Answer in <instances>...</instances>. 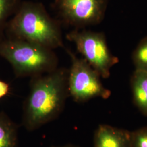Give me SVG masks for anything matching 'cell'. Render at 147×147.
<instances>
[{
    "mask_svg": "<svg viewBox=\"0 0 147 147\" xmlns=\"http://www.w3.org/2000/svg\"><path fill=\"white\" fill-rule=\"evenodd\" d=\"M69 96L68 69L59 68L31 78L23 106L22 124L33 131L56 119Z\"/></svg>",
    "mask_w": 147,
    "mask_h": 147,
    "instance_id": "1",
    "label": "cell"
},
{
    "mask_svg": "<svg viewBox=\"0 0 147 147\" xmlns=\"http://www.w3.org/2000/svg\"><path fill=\"white\" fill-rule=\"evenodd\" d=\"M8 37L54 50L64 48L61 22L49 15L42 3L22 1L7 23Z\"/></svg>",
    "mask_w": 147,
    "mask_h": 147,
    "instance_id": "2",
    "label": "cell"
},
{
    "mask_svg": "<svg viewBox=\"0 0 147 147\" xmlns=\"http://www.w3.org/2000/svg\"><path fill=\"white\" fill-rule=\"evenodd\" d=\"M53 50L24 40L0 39V56L10 63L19 78H31L57 68L58 58Z\"/></svg>",
    "mask_w": 147,
    "mask_h": 147,
    "instance_id": "3",
    "label": "cell"
},
{
    "mask_svg": "<svg viewBox=\"0 0 147 147\" xmlns=\"http://www.w3.org/2000/svg\"><path fill=\"white\" fill-rule=\"evenodd\" d=\"M64 49L71 61L68 69L69 96L75 102L80 103L96 98L108 99L111 92L102 84L101 77L98 73L84 58H79L68 48Z\"/></svg>",
    "mask_w": 147,
    "mask_h": 147,
    "instance_id": "4",
    "label": "cell"
},
{
    "mask_svg": "<svg viewBox=\"0 0 147 147\" xmlns=\"http://www.w3.org/2000/svg\"><path fill=\"white\" fill-rule=\"evenodd\" d=\"M65 37L73 42L83 58L101 78H109L111 69L118 63L119 59L111 53L104 33L74 29Z\"/></svg>",
    "mask_w": 147,
    "mask_h": 147,
    "instance_id": "5",
    "label": "cell"
},
{
    "mask_svg": "<svg viewBox=\"0 0 147 147\" xmlns=\"http://www.w3.org/2000/svg\"><path fill=\"white\" fill-rule=\"evenodd\" d=\"M61 21L75 29L100 24L104 20L107 0H55Z\"/></svg>",
    "mask_w": 147,
    "mask_h": 147,
    "instance_id": "6",
    "label": "cell"
},
{
    "mask_svg": "<svg viewBox=\"0 0 147 147\" xmlns=\"http://www.w3.org/2000/svg\"><path fill=\"white\" fill-rule=\"evenodd\" d=\"M94 147H131L132 132L100 125L95 132Z\"/></svg>",
    "mask_w": 147,
    "mask_h": 147,
    "instance_id": "7",
    "label": "cell"
},
{
    "mask_svg": "<svg viewBox=\"0 0 147 147\" xmlns=\"http://www.w3.org/2000/svg\"><path fill=\"white\" fill-rule=\"evenodd\" d=\"M131 86L135 105L147 116V73L135 70L132 76Z\"/></svg>",
    "mask_w": 147,
    "mask_h": 147,
    "instance_id": "8",
    "label": "cell"
},
{
    "mask_svg": "<svg viewBox=\"0 0 147 147\" xmlns=\"http://www.w3.org/2000/svg\"><path fill=\"white\" fill-rule=\"evenodd\" d=\"M18 126L5 113L0 112V147H17Z\"/></svg>",
    "mask_w": 147,
    "mask_h": 147,
    "instance_id": "9",
    "label": "cell"
},
{
    "mask_svg": "<svg viewBox=\"0 0 147 147\" xmlns=\"http://www.w3.org/2000/svg\"><path fill=\"white\" fill-rule=\"evenodd\" d=\"M22 0H0V39L3 37L11 16L15 14Z\"/></svg>",
    "mask_w": 147,
    "mask_h": 147,
    "instance_id": "10",
    "label": "cell"
},
{
    "mask_svg": "<svg viewBox=\"0 0 147 147\" xmlns=\"http://www.w3.org/2000/svg\"><path fill=\"white\" fill-rule=\"evenodd\" d=\"M135 70L147 73V37L138 44L132 55Z\"/></svg>",
    "mask_w": 147,
    "mask_h": 147,
    "instance_id": "11",
    "label": "cell"
},
{
    "mask_svg": "<svg viewBox=\"0 0 147 147\" xmlns=\"http://www.w3.org/2000/svg\"><path fill=\"white\" fill-rule=\"evenodd\" d=\"M131 147H147V127L132 132Z\"/></svg>",
    "mask_w": 147,
    "mask_h": 147,
    "instance_id": "12",
    "label": "cell"
},
{
    "mask_svg": "<svg viewBox=\"0 0 147 147\" xmlns=\"http://www.w3.org/2000/svg\"><path fill=\"white\" fill-rule=\"evenodd\" d=\"M10 86L8 83L0 80V99L4 98L9 93Z\"/></svg>",
    "mask_w": 147,
    "mask_h": 147,
    "instance_id": "13",
    "label": "cell"
},
{
    "mask_svg": "<svg viewBox=\"0 0 147 147\" xmlns=\"http://www.w3.org/2000/svg\"><path fill=\"white\" fill-rule=\"evenodd\" d=\"M78 147L73 144H66L64 146H58V147Z\"/></svg>",
    "mask_w": 147,
    "mask_h": 147,
    "instance_id": "14",
    "label": "cell"
}]
</instances>
